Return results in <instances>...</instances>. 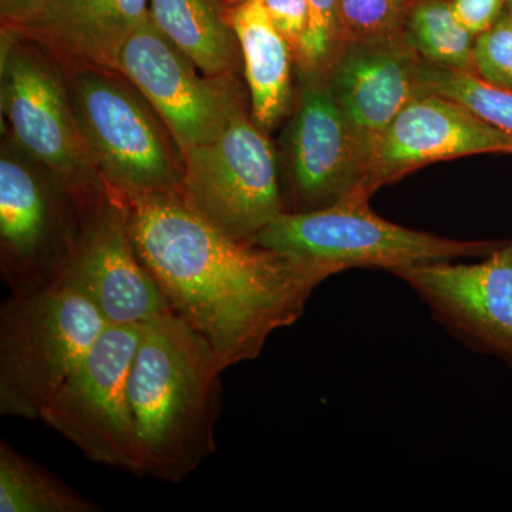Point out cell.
Wrapping results in <instances>:
<instances>
[{
    "label": "cell",
    "mask_w": 512,
    "mask_h": 512,
    "mask_svg": "<svg viewBox=\"0 0 512 512\" xmlns=\"http://www.w3.org/2000/svg\"><path fill=\"white\" fill-rule=\"evenodd\" d=\"M128 204L138 258L171 312L210 343L224 372L261 355L329 279L308 262L222 234L180 194L144 195Z\"/></svg>",
    "instance_id": "obj_1"
},
{
    "label": "cell",
    "mask_w": 512,
    "mask_h": 512,
    "mask_svg": "<svg viewBox=\"0 0 512 512\" xmlns=\"http://www.w3.org/2000/svg\"><path fill=\"white\" fill-rule=\"evenodd\" d=\"M222 372L210 343L173 312L144 323L128 375L144 474L177 484L214 453Z\"/></svg>",
    "instance_id": "obj_2"
},
{
    "label": "cell",
    "mask_w": 512,
    "mask_h": 512,
    "mask_svg": "<svg viewBox=\"0 0 512 512\" xmlns=\"http://www.w3.org/2000/svg\"><path fill=\"white\" fill-rule=\"evenodd\" d=\"M356 192L322 210L284 212L252 244L308 262L333 276L355 268L393 272L407 266L485 258L503 241H458L384 220Z\"/></svg>",
    "instance_id": "obj_3"
},
{
    "label": "cell",
    "mask_w": 512,
    "mask_h": 512,
    "mask_svg": "<svg viewBox=\"0 0 512 512\" xmlns=\"http://www.w3.org/2000/svg\"><path fill=\"white\" fill-rule=\"evenodd\" d=\"M96 305L55 284L0 309V414L40 419L64 380L109 328Z\"/></svg>",
    "instance_id": "obj_4"
},
{
    "label": "cell",
    "mask_w": 512,
    "mask_h": 512,
    "mask_svg": "<svg viewBox=\"0 0 512 512\" xmlns=\"http://www.w3.org/2000/svg\"><path fill=\"white\" fill-rule=\"evenodd\" d=\"M116 74L82 67L67 80L74 119L100 177L127 201L180 194L181 151L148 101Z\"/></svg>",
    "instance_id": "obj_5"
},
{
    "label": "cell",
    "mask_w": 512,
    "mask_h": 512,
    "mask_svg": "<svg viewBox=\"0 0 512 512\" xmlns=\"http://www.w3.org/2000/svg\"><path fill=\"white\" fill-rule=\"evenodd\" d=\"M181 156V197L222 234L251 242L286 212L274 147L245 103L214 141Z\"/></svg>",
    "instance_id": "obj_6"
},
{
    "label": "cell",
    "mask_w": 512,
    "mask_h": 512,
    "mask_svg": "<svg viewBox=\"0 0 512 512\" xmlns=\"http://www.w3.org/2000/svg\"><path fill=\"white\" fill-rule=\"evenodd\" d=\"M2 110L10 134L52 171L80 210L106 188L77 127L69 83L57 63L2 29Z\"/></svg>",
    "instance_id": "obj_7"
},
{
    "label": "cell",
    "mask_w": 512,
    "mask_h": 512,
    "mask_svg": "<svg viewBox=\"0 0 512 512\" xmlns=\"http://www.w3.org/2000/svg\"><path fill=\"white\" fill-rule=\"evenodd\" d=\"M143 325L109 326L64 380L40 420L90 461L144 474L128 375Z\"/></svg>",
    "instance_id": "obj_8"
},
{
    "label": "cell",
    "mask_w": 512,
    "mask_h": 512,
    "mask_svg": "<svg viewBox=\"0 0 512 512\" xmlns=\"http://www.w3.org/2000/svg\"><path fill=\"white\" fill-rule=\"evenodd\" d=\"M82 212L52 171L9 133L0 153V248L10 295L55 282Z\"/></svg>",
    "instance_id": "obj_9"
},
{
    "label": "cell",
    "mask_w": 512,
    "mask_h": 512,
    "mask_svg": "<svg viewBox=\"0 0 512 512\" xmlns=\"http://www.w3.org/2000/svg\"><path fill=\"white\" fill-rule=\"evenodd\" d=\"M195 69L150 12L128 37L116 64V73L153 107L181 153L214 141L245 103L237 74L200 77Z\"/></svg>",
    "instance_id": "obj_10"
},
{
    "label": "cell",
    "mask_w": 512,
    "mask_h": 512,
    "mask_svg": "<svg viewBox=\"0 0 512 512\" xmlns=\"http://www.w3.org/2000/svg\"><path fill=\"white\" fill-rule=\"evenodd\" d=\"M55 282L82 292L110 326L144 325L171 312L134 248L130 204L107 184L84 208Z\"/></svg>",
    "instance_id": "obj_11"
},
{
    "label": "cell",
    "mask_w": 512,
    "mask_h": 512,
    "mask_svg": "<svg viewBox=\"0 0 512 512\" xmlns=\"http://www.w3.org/2000/svg\"><path fill=\"white\" fill-rule=\"evenodd\" d=\"M298 77L296 107L284 138L286 212L322 210L365 192L367 173L328 77Z\"/></svg>",
    "instance_id": "obj_12"
},
{
    "label": "cell",
    "mask_w": 512,
    "mask_h": 512,
    "mask_svg": "<svg viewBox=\"0 0 512 512\" xmlns=\"http://www.w3.org/2000/svg\"><path fill=\"white\" fill-rule=\"evenodd\" d=\"M390 274L461 342L512 366V239L474 264L433 262Z\"/></svg>",
    "instance_id": "obj_13"
},
{
    "label": "cell",
    "mask_w": 512,
    "mask_h": 512,
    "mask_svg": "<svg viewBox=\"0 0 512 512\" xmlns=\"http://www.w3.org/2000/svg\"><path fill=\"white\" fill-rule=\"evenodd\" d=\"M478 154H512V137L463 104L423 92L387 128L370 160L363 191L372 197L424 165Z\"/></svg>",
    "instance_id": "obj_14"
},
{
    "label": "cell",
    "mask_w": 512,
    "mask_h": 512,
    "mask_svg": "<svg viewBox=\"0 0 512 512\" xmlns=\"http://www.w3.org/2000/svg\"><path fill=\"white\" fill-rule=\"evenodd\" d=\"M420 62L421 57L406 39L399 37L348 43L330 67V89L367 168L397 114L420 94Z\"/></svg>",
    "instance_id": "obj_15"
},
{
    "label": "cell",
    "mask_w": 512,
    "mask_h": 512,
    "mask_svg": "<svg viewBox=\"0 0 512 512\" xmlns=\"http://www.w3.org/2000/svg\"><path fill=\"white\" fill-rule=\"evenodd\" d=\"M148 0H42L18 30L22 39L45 46L76 67L116 73L128 37L148 13Z\"/></svg>",
    "instance_id": "obj_16"
},
{
    "label": "cell",
    "mask_w": 512,
    "mask_h": 512,
    "mask_svg": "<svg viewBox=\"0 0 512 512\" xmlns=\"http://www.w3.org/2000/svg\"><path fill=\"white\" fill-rule=\"evenodd\" d=\"M228 15L241 46L252 117L265 131L272 130L293 106L291 47L262 0H228Z\"/></svg>",
    "instance_id": "obj_17"
},
{
    "label": "cell",
    "mask_w": 512,
    "mask_h": 512,
    "mask_svg": "<svg viewBox=\"0 0 512 512\" xmlns=\"http://www.w3.org/2000/svg\"><path fill=\"white\" fill-rule=\"evenodd\" d=\"M148 12L165 36L205 76L241 72V46L228 15V0H148Z\"/></svg>",
    "instance_id": "obj_18"
},
{
    "label": "cell",
    "mask_w": 512,
    "mask_h": 512,
    "mask_svg": "<svg viewBox=\"0 0 512 512\" xmlns=\"http://www.w3.org/2000/svg\"><path fill=\"white\" fill-rule=\"evenodd\" d=\"M99 505L0 441V512H97Z\"/></svg>",
    "instance_id": "obj_19"
},
{
    "label": "cell",
    "mask_w": 512,
    "mask_h": 512,
    "mask_svg": "<svg viewBox=\"0 0 512 512\" xmlns=\"http://www.w3.org/2000/svg\"><path fill=\"white\" fill-rule=\"evenodd\" d=\"M404 39L426 62L476 74V37L458 22L450 0H410Z\"/></svg>",
    "instance_id": "obj_20"
},
{
    "label": "cell",
    "mask_w": 512,
    "mask_h": 512,
    "mask_svg": "<svg viewBox=\"0 0 512 512\" xmlns=\"http://www.w3.org/2000/svg\"><path fill=\"white\" fill-rule=\"evenodd\" d=\"M421 93H434L463 104L491 126L512 137V92L493 86L477 74L447 69L421 59Z\"/></svg>",
    "instance_id": "obj_21"
},
{
    "label": "cell",
    "mask_w": 512,
    "mask_h": 512,
    "mask_svg": "<svg viewBox=\"0 0 512 512\" xmlns=\"http://www.w3.org/2000/svg\"><path fill=\"white\" fill-rule=\"evenodd\" d=\"M410 0H339L343 46L404 37Z\"/></svg>",
    "instance_id": "obj_22"
},
{
    "label": "cell",
    "mask_w": 512,
    "mask_h": 512,
    "mask_svg": "<svg viewBox=\"0 0 512 512\" xmlns=\"http://www.w3.org/2000/svg\"><path fill=\"white\" fill-rule=\"evenodd\" d=\"M309 28L296 73L328 77L330 67L343 47L339 22V0H308Z\"/></svg>",
    "instance_id": "obj_23"
},
{
    "label": "cell",
    "mask_w": 512,
    "mask_h": 512,
    "mask_svg": "<svg viewBox=\"0 0 512 512\" xmlns=\"http://www.w3.org/2000/svg\"><path fill=\"white\" fill-rule=\"evenodd\" d=\"M474 67L485 82L512 92V29L504 16L474 42Z\"/></svg>",
    "instance_id": "obj_24"
},
{
    "label": "cell",
    "mask_w": 512,
    "mask_h": 512,
    "mask_svg": "<svg viewBox=\"0 0 512 512\" xmlns=\"http://www.w3.org/2000/svg\"><path fill=\"white\" fill-rule=\"evenodd\" d=\"M262 5L276 30L286 40L296 62L309 28L308 0H262Z\"/></svg>",
    "instance_id": "obj_25"
},
{
    "label": "cell",
    "mask_w": 512,
    "mask_h": 512,
    "mask_svg": "<svg viewBox=\"0 0 512 512\" xmlns=\"http://www.w3.org/2000/svg\"><path fill=\"white\" fill-rule=\"evenodd\" d=\"M508 0H450L458 22L474 37L493 28L503 18Z\"/></svg>",
    "instance_id": "obj_26"
},
{
    "label": "cell",
    "mask_w": 512,
    "mask_h": 512,
    "mask_svg": "<svg viewBox=\"0 0 512 512\" xmlns=\"http://www.w3.org/2000/svg\"><path fill=\"white\" fill-rule=\"evenodd\" d=\"M42 0H0L2 29L18 30L39 8Z\"/></svg>",
    "instance_id": "obj_27"
},
{
    "label": "cell",
    "mask_w": 512,
    "mask_h": 512,
    "mask_svg": "<svg viewBox=\"0 0 512 512\" xmlns=\"http://www.w3.org/2000/svg\"><path fill=\"white\" fill-rule=\"evenodd\" d=\"M505 16H507L508 23H510L512 29V0H508L507 8H505Z\"/></svg>",
    "instance_id": "obj_28"
}]
</instances>
